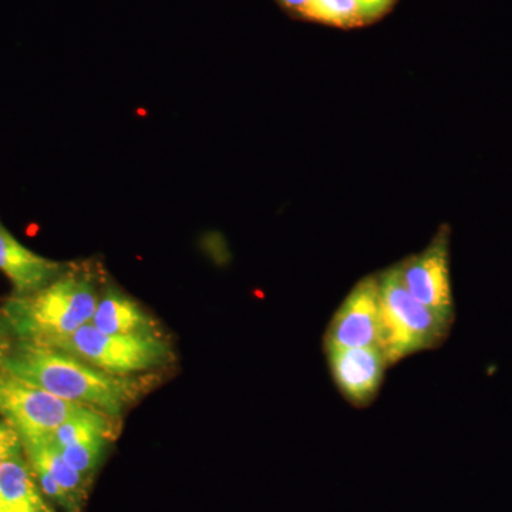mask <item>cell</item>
<instances>
[{"label":"cell","mask_w":512,"mask_h":512,"mask_svg":"<svg viewBox=\"0 0 512 512\" xmlns=\"http://www.w3.org/2000/svg\"><path fill=\"white\" fill-rule=\"evenodd\" d=\"M0 365L22 382L110 417L119 416L136 393L133 380L110 375L69 353L39 343L26 342L0 356Z\"/></svg>","instance_id":"6da1fadb"},{"label":"cell","mask_w":512,"mask_h":512,"mask_svg":"<svg viewBox=\"0 0 512 512\" xmlns=\"http://www.w3.org/2000/svg\"><path fill=\"white\" fill-rule=\"evenodd\" d=\"M99 299L89 276L70 272L37 292L10 301L6 319L19 336L45 345L92 322Z\"/></svg>","instance_id":"7a4b0ae2"},{"label":"cell","mask_w":512,"mask_h":512,"mask_svg":"<svg viewBox=\"0 0 512 512\" xmlns=\"http://www.w3.org/2000/svg\"><path fill=\"white\" fill-rule=\"evenodd\" d=\"M377 279L382 306L379 349L387 365L394 366L406 357L443 345L453 322L441 318L407 291L399 265L380 272Z\"/></svg>","instance_id":"3957f363"},{"label":"cell","mask_w":512,"mask_h":512,"mask_svg":"<svg viewBox=\"0 0 512 512\" xmlns=\"http://www.w3.org/2000/svg\"><path fill=\"white\" fill-rule=\"evenodd\" d=\"M45 346L69 353L114 376L146 372L171 359L170 346L158 335H109L92 323Z\"/></svg>","instance_id":"277c9868"},{"label":"cell","mask_w":512,"mask_h":512,"mask_svg":"<svg viewBox=\"0 0 512 512\" xmlns=\"http://www.w3.org/2000/svg\"><path fill=\"white\" fill-rule=\"evenodd\" d=\"M84 407L22 382L0 365V414L18 431L20 439L49 436Z\"/></svg>","instance_id":"5b68a950"},{"label":"cell","mask_w":512,"mask_h":512,"mask_svg":"<svg viewBox=\"0 0 512 512\" xmlns=\"http://www.w3.org/2000/svg\"><path fill=\"white\" fill-rule=\"evenodd\" d=\"M397 265L407 291L441 318L454 322L450 229L441 227L423 251L397 262Z\"/></svg>","instance_id":"8992f818"},{"label":"cell","mask_w":512,"mask_h":512,"mask_svg":"<svg viewBox=\"0 0 512 512\" xmlns=\"http://www.w3.org/2000/svg\"><path fill=\"white\" fill-rule=\"evenodd\" d=\"M380 289L377 275L360 279L330 319L323 350L343 348H379Z\"/></svg>","instance_id":"52a82bcc"},{"label":"cell","mask_w":512,"mask_h":512,"mask_svg":"<svg viewBox=\"0 0 512 512\" xmlns=\"http://www.w3.org/2000/svg\"><path fill=\"white\" fill-rule=\"evenodd\" d=\"M333 383L346 402L366 409L375 402L389 369L379 348H343L325 350Z\"/></svg>","instance_id":"ba28073f"},{"label":"cell","mask_w":512,"mask_h":512,"mask_svg":"<svg viewBox=\"0 0 512 512\" xmlns=\"http://www.w3.org/2000/svg\"><path fill=\"white\" fill-rule=\"evenodd\" d=\"M0 271L8 276L20 295H30L59 278L62 265L23 247L0 227Z\"/></svg>","instance_id":"9c48e42d"},{"label":"cell","mask_w":512,"mask_h":512,"mask_svg":"<svg viewBox=\"0 0 512 512\" xmlns=\"http://www.w3.org/2000/svg\"><path fill=\"white\" fill-rule=\"evenodd\" d=\"M0 512H55L20 454L0 466Z\"/></svg>","instance_id":"30bf717a"},{"label":"cell","mask_w":512,"mask_h":512,"mask_svg":"<svg viewBox=\"0 0 512 512\" xmlns=\"http://www.w3.org/2000/svg\"><path fill=\"white\" fill-rule=\"evenodd\" d=\"M92 325L109 335H158L157 325L128 296L109 291L97 303Z\"/></svg>","instance_id":"8fae6325"},{"label":"cell","mask_w":512,"mask_h":512,"mask_svg":"<svg viewBox=\"0 0 512 512\" xmlns=\"http://www.w3.org/2000/svg\"><path fill=\"white\" fill-rule=\"evenodd\" d=\"M22 446L28 453L32 467L42 468L49 473L63 488L64 493L72 498L73 503L82 508L84 497H86L84 477L64 460L59 448L53 446L46 437L22 439Z\"/></svg>","instance_id":"7c38bea8"},{"label":"cell","mask_w":512,"mask_h":512,"mask_svg":"<svg viewBox=\"0 0 512 512\" xmlns=\"http://www.w3.org/2000/svg\"><path fill=\"white\" fill-rule=\"evenodd\" d=\"M111 419L113 417H110L109 414L101 413L92 407H84L83 410L73 414L49 436L45 437L57 448L66 446L74 440L82 439V437L93 436V434H101V436L113 439L114 427Z\"/></svg>","instance_id":"4fadbf2b"},{"label":"cell","mask_w":512,"mask_h":512,"mask_svg":"<svg viewBox=\"0 0 512 512\" xmlns=\"http://www.w3.org/2000/svg\"><path fill=\"white\" fill-rule=\"evenodd\" d=\"M302 16L338 28L362 25L356 0H309Z\"/></svg>","instance_id":"5bb4252c"},{"label":"cell","mask_w":512,"mask_h":512,"mask_svg":"<svg viewBox=\"0 0 512 512\" xmlns=\"http://www.w3.org/2000/svg\"><path fill=\"white\" fill-rule=\"evenodd\" d=\"M109 437L101 436V434H93V436L82 437L60 447V453L64 460L77 471L86 477L92 473L94 468L99 466L101 454L106 447Z\"/></svg>","instance_id":"9a60e30c"},{"label":"cell","mask_w":512,"mask_h":512,"mask_svg":"<svg viewBox=\"0 0 512 512\" xmlns=\"http://www.w3.org/2000/svg\"><path fill=\"white\" fill-rule=\"evenodd\" d=\"M22 439L9 423H0V466L10 458L19 456Z\"/></svg>","instance_id":"2e32d148"},{"label":"cell","mask_w":512,"mask_h":512,"mask_svg":"<svg viewBox=\"0 0 512 512\" xmlns=\"http://www.w3.org/2000/svg\"><path fill=\"white\" fill-rule=\"evenodd\" d=\"M394 0H356L362 22H369L384 15L389 10Z\"/></svg>","instance_id":"e0dca14e"},{"label":"cell","mask_w":512,"mask_h":512,"mask_svg":"<svg viewBox=\"0 0 512 512\" xmlns=\"http://www.w3.org/2000/svg\"><path fill=\"white\" fill-rule=\"evenodd\" d=\"M286 9L295 10V12L302 13V10L306 8L309 0H279Z\"/></svg>","instance_id":"ac0fdd59"}]
</instances>
